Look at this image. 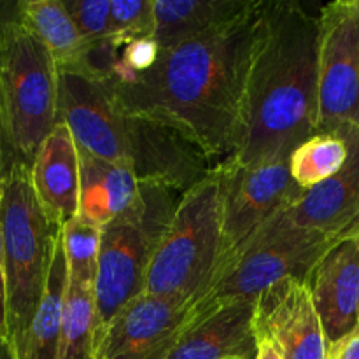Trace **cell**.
<instances>
[{
	"label": "cell",
	"mask_w": 359,
	"mask_h": 359,
	"mask_svg": "<svg viewBox=\"0 0 359 359\" xmlns=\"http://www.w3.org/2000/svg\"><path fill=\"white\" fill-rule=\"evenodd\" d=\"M223 249L219 177L216 168L181 195L174 217L147 270L144 294L196 305L216 280Z\"/></svg>",
	"instance_id": "5b68a950"
},
{
	"label": "cell",
	"mask_w": 359,
	"mask_h": 359,
	"mask_svg": "<svg viewBox=\"0 0 359 359\" xmlns=\"http://www.w3.org/2000/svg\"><path fill=\"white\" fill-rule=\"evenodd\" d=\"M358 4H359V0H358Z\"/></svg>",
	"instance_id": "836d02e7"
},
{
	"label": "cell",
	"mask_w": 359,
	"mask_h": 359,
	"mask_svg": "<svg viewBox=\"0 0 359 359\" xmlns=\"http://www.w3.org/2000/svg\"><path fill=\"white\" fill-rule=\"evenodd\" d=\"M256 359H280L277 351L270 346L269 342H259L258 344V358Z\"/></svg>",
	"instance_id": "f546056e"
},
{
	"label": "cell",
	"mask_w": 359,
	"mask_h": 359,
	"mask_svg": "<svg viewBox=\"0 0 359 359\" xmlns=\"http://www.w3.org/2000/svg\"><path fill=\"white\" fill-rule=\"evenodd\" d=\"M346 233H359V217L354 221L353 224H351V226H347V230L344 231L342 235H346ZM342 235H340V237H342ZM337 241H339V238H337ZM358 332H359V328H358Z\"/></svg>",
	"instance_id": "1f68e13d"
},
{
	"label": "cell",
	"mask_w": 359,
	"mask_h": 359,
	"mask_svg": "<svg viewBox=\"0 0 359 359\" xmlns=\"http://www.w3.org/2000/svg\"><path fill=\"white\" fill-rule=\"evenodd\" d=\"M195 318V305L140 294L109 323L95 359H161Z\"/></svg>",
	"instance_id": "7c38bea8"
},
{
	"label": "cell",
	"mask_w": 359,
	"mask_h": 359,
	"mask_svg": "<svg viewBox=\"0 0 359 359\" xmlns=\"http://www.w3.org/2000/svg\"><path fill=\"white\" fill-rule=\"evenodd\" d=\"M79 149V147H77ZM79 214L88 223L104 228L125 212L139 193L132 167L112 163L79 149Z\"/></svg>",
	"instance_id": "ac0fdd59"
},
{
	"label": "cell",
	"mask_w": 359,
	"mask_h": 359,
	"mask_svg": "<svg viewBox=\"0 0 359 359\" xmlns=\"http://www.w3.org/2000/svg\"><path fill=\"white\" fill-rule=\"evenodd\" d=\"M62 228L49 221L32 188L30 168L16 163L4 175L0 241L7 286V340L18 346L48 284Z\"/></svg>",
	"instance_id": "8992f818"
},
{
	"label": "cell",
	"mask_w": 359,
	"mask_h": 359,
	"mask_svg": "<svg viewBox=\"0 0 359 359\" xmlns=\"http://www.w3.org/2000/svg\"><path fill=\"white\" fill-rule=\"evenodd\" d=\"M262 4L224 30L160 49L146 72L111 69L98 79L123 112L179 130L219 165L237 144Z\"/></svg>",
	"instance_id": "6da1fadb"
},
{
	"label": "cell",
	"mask_w": 359,
	"mask_h": 359,
	"mask_svg": "<svg viewBox=\"0 0 359 359\" xmlns=\"http://www.w3.org/2000/svg\"><path fill=\"white\" fill-rule=\"evenodd\" d=\"M20 21L48 48L58 69H83L91 48L63 0H20Z\"/></svg>",
	"instance_id": "ffe728a7"
},
{
	"label": "cell",
	"mask_w": 359,
	"mask_h": 359,
	"mask_svg": "<svg viewBox=\"0 0 359 359\" xmlns=\"http://www.w3.org/2000/svg\"><path fill=\"white\" fill-rule=\"evenodd\" d=\"M335 132L349 149L346 165L328 181L302 193L284 212L294 226L319 231L337 242L359 217V128L346 125Z\"/></svg>",
	"instance_id": "9a60e30c"
},
{
	"label": "cell",
	"mask_w": 359,
	"mask_h": 359,
	"mask_svg": "<svg viewBox=\"0 0 359 359\" xmlns=\"http://www.w3.org/2000/svg\"><path fill=\"white\" fill-rule=\"evenodd\" d=\"M255 332L280 359H326L328 344L305 280L284 279L256 298Z\"/></svg>",
	"instance_id": "8fae6325"
},
{
	"label": "cell",
	"mask_w": 359,
	"mask_h": 359,
	"mask_svg": "<svg viewBox=\"0 0 359 359\" xmlns=\"http://www.w3.org/2000/svg\"><path fill=\"white\" fill-rule=\"evenodd\" d=\"M76 144L102 160L132 167L139 182H158L181 195L212 170L209 158L179 130L126 114L112 97L88 116Z\"/></svg>",
	"instance_id": "277c9868"
},
{
	"label": "cell",
	"mask_w": 359,
	"mask_h": 359,
	"mask_svg": "<svg viewBox=\"0 0 359 359\" xmlns=\"http://www.w3.org/2000/svg\"><path fill=\"white\" fill-rule=\"evenodd\" d=\"M256 300H235L198 311L161 359H256Z\"/></svg>",
	"instance_id": "5bb4252c"
},
{
	"label": "cell",
	"mask_w": 359,
	"mask_h": 359,
	"mask_svg": "<svg viewBox=\"0 0 359 359\" xmlns=\"http://www.w3.org/2000/svg\"><path fill=\"white\" fill-rule=\"evenodd\" d=\"M258 0H153L160 49L205 37L248 16Z\"/></svg>",
	"instance_id": "e0dca14e"
},
{
	"label": "cell",
	"mask_w": 359,
	"mask_h": 359,
	"mask_svg": "<svg viewBox=\"0 0 359 359\" xmlns=\"http://www.w3.org/2000/svg\"><path fill=\"white\" fill-rule=\"evenodd\" d=\"M0 337L7 340V286L6 270H4L2 241H0ZM9 342V340H7Z\"/></svg>",
	"instance_id": "83f0119b"
},
{
	"label": "cell",
	"mask_w": 359,
	"mask_h": 359,
	"mask_svg": "<svg viewBox=\"0 0 359 359\" xmlns=\"http://www.w3.org/2000/svg\"><path fill=\"white\" fill-rule=\"evenodd\" d=\"M158 56H160V46L153 37L135 39L119 48L118 58L111 69L125 70L130 74L146 72L156 63Z\"/></svg>",
	"instance_id": "484cf974"
},
{
	"label": "cell",
	"mask_w": 359,
	"mask_h": 359,
	"mask_svg": "<svg viewBox=\"0 0 359 359\" xmlns=\"http://www.w3.org/2000/svg\"><path fill=\"white\" fill-rule=\"evenodd\" d=\"M2 186H4V179L2 175H0V200H2Z\"/></svg>",
	"instance_id": "d6a6232c"
},
{
	"label": "cell",
	"mask_w": 359,
	"mask_h": 359,
	"mask_svg": "<svg viewBox=\"0 0 359 359\" xmlns=\"http://www.w3.org/2000/svg\"><path fill=\"white\" fill-rule=\"evenodd\" d=\"M63 4L90 48L112 41L109 0H63Z\"/></svg>",
	"instance_id": "d4e9b609"
},
{
	"label": "cell",
	"mask_w": 359,
	"mask_h": 359,
	"mask_svg": "<svg viewBox=\"0 0 359 359\" xmlns=\"http://www.w3.org/2000/svg\"><path fill=\"white\" fill-rule=\"evenodd\" d=\"M177 195L168 186L140 182L132 205L102 228L95 279L97 344L116 314L144 293L147 270L177 209Z\"/></svg>",
	"instance_id": "52a82bcc"
},
{
	"label": "cell",
	"mask_w": 359,
	"mask_h": 359,
	"mask_svg": "<svg viewBox=\"0 0 359 359\" xmlns=\"http://www.w3.org/2000/svg\"><path fill=\"white\" fill-rule=\"evenodd\" d=\"M326 359H359V332L330 347Z\"/></svg>",
	"instance_id": "4316f807"
},
{
	"label": "cell",
	"mask_w": 359,
	"mask_h": 359,
	"mask_svg": "<svg viewBox=\"0 0 359 359\" xmlns=\"http://www.w3.org/2000/svg\"><path fill=\"white\" fill-rule=\"evenodd\" d=\"M219 177L223 249L217 276L249 241L304 193L290 174V158L241 165L231 158L214 165ZM216 276V279H217ZM216 283V280H214Z\"/></svg>",
	"instance_id": "9c48e42d"
},
{
	"label": "cell",
	"mask_w": 359,
	"mask_h": 359,
	"mask_svg": "<svg viewBox=\"0 0 359 359\" xmlns=\"http://www.w3.org/2000/svg\"><path fill=\"white\" fill-rule=\"evenodd\" d=\"M111 30L118 48L135 39L153 37V0H111Z\"/></svg>",
	"instance_id": "cb8c5ba5"
},
{
	"label": "cell",
	"mask_w": 359,
	"mask_h": 359,
	"mask_svg": "<svg viewBox=\"0 0 359 359\" xmlns=\"http://www.w3.org/2000/svg\"><path fill=\"white\" fill-rule=\"evenodd\" d=\"M0 359H16L11 344L6 339H2V337H0Z\"/></svg>",
	"instance_id": "4dcf8cb0"
},
{
	"label": "cell",
	"mask_w": 359,
	"mask_h": 359,
	"mask_svg": "<svg viewBox=\"0 0 359 359\" xmlns=\"http://www.w3.org/2000/svg\"><path fill=\"white\" fill-rule=\"evenodd\" d=\"M16 163H20V161L14 158L13 151H11L9 142H7L6 132H4L2 114H0V175H2V179H4V175H6L7 172H9Z\"/></svg>",
	"instance_id": "f1b7e54d"
},
{
	"label": "cell",
	"mask_w": 359,
	"mask_h": 359,
	"mask_svg": "<svg viewBox=\"0 0 359 359\" xmlns=\"http://www.w3.org/2000/svg\"><path fill=\"white\" fill-rule=\"evenodd\" d=\"M67 259L63 251L62 230L56 238L55 255L49 269L48 284L39 304L37 312L21 342L14 347L16 359H58L60 335H62L63 307L67 294Z\"/></svg>",
	"instance_id": "d6986e66"
},
{
	"label": "cell",
	"mask_w": 359,
	"mask_h": 359,
	"mask_svg": "<svg viewBox=\"0 0 359 359\" xmlns=\"http://www.w3.org/2000/svg\"><path fill=\"white\" fill-rule=\"evenodd\" d=\"M319 16L297 0H263L231 160L290 158L319 133Z\"/></svg>",
	"instance_id": "7a4b0ae2"
},
{
	"label": "cell",
	"mask_w": 359,
	"mask_h": 359,
	"mask_svg": "<svg viewBox=\"0 0 359 359\" xmlns=\"http://www.w3.org/2000/svg\"><path fill=\"white\" fill-rule=\"evenodd\" d=\"M349 149L339 132H321L302 142L290 156V174L300 189L316 188L340 172Z\"/></svg>",
	"instance_id": "7402d4cb"
},
{
	"label": "cell",
	"mask_w": 359,
	"mask_h": 359,
	"mask_svg": "<svg viewBox=\"0 0 359 359\" xmlns=\"http://www.w3.org/2000/svg\"><path fill=\"white\" fill-rule=\"evenodd\" d=\"M95 349H97L95 283L69 277L58 359H95Z\"/></svg>",
	"instance_id": "44dd1931"
},
{
	"label": "cell",
	"mask_w": 359,
	"mask_h": 359,
	"mask_svg": "<svg viewBox=\"0 0 359 359\" xmlns=\"http://www.w3.org/2000/svg\"><path fill=\"white\" fill-rule=\"evenodd\" d=\"M319 133L359 128V4L335 0L319 14Z\"/></svg>",
	"instance_id": "30bf717a"
},
{
	"label": "cell",
	"mask_w": 359,
	"mask_h": 359,
	"mask_svg": "<svg viewBox=\"0 0 359 359\" xmlns=\"http://www.w3.org/2000/svg\"><path fill=\"white\" fill-rule=\"evenodd\" d=\"M32 188L51 223L62 228L79 214V149L69 126L58 123L30 167Z\"/></svg>",
	"instance_id": "2e32d148"
},
{
	"label": "cell",
	"mask_w": 359,
	"mask_h": 359,
	"mask_svg": "<svg viewBox=\"0 0 359 359\" xmlns=\"http://www.w3.org/2000/svg\"><path fill=\"white\" fill-rule=\"evenodd\" d=\"M102 228L77 216L62 226V242L67 259V276L77 280L97 279Z\"/></svg>",
	"instance_id": "603a6c76"
},
{
	"label": "cell",
	"mask_w": 359,
	"mask_h": 359,
	"mask_svg": "<svg viewBox=\"0 0 359 359\" xmlns=\"http://www.w3.org/2000/svg\"><path fill=\"white\" fill-rule=\"evenodd\" d=\"M328 349L359 328V233L333 242L307 279Z\"/></svg>",
	"instance_id": "4fadbf2b"
},
{
	"label": "cell",
	"mask_w": 359,
	"mask_h": 359,
	"mask_svg": "<svg viewBox=\"0 0 359 359\" xmlns=\"http://www.w3.org/2000/svg\"><path fill=\"white\" fill-rule=\"evenodd\" d=\"M0 114L14 158L30 168L58 125V67L20 21V0L0 2Z\"/></svg>",
	"instance_id": "3957f363"
},
{
	"label": "cell",
	"mask_w": 359,
	"mask_h": 359,
	"mask_svg": "<svg viewBox=\"0 0 359 359\" xmlns=\"http://www.w3.org/2000/svg\"><path fill=\"white\" fill-rule=\"evenodd\" d=\"M333 242L335 238L328 235L294 226L283 209L217 276L196 309L207 311L226 302L256 300L270 286L291 277L307 283Z\"/></svg>",
	"instance_id": "ba28073f"
}]
</instances>
